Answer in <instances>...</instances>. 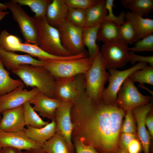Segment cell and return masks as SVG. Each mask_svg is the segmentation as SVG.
Wrapping results in <instances>:
<instances>
[{"label":"cell","mask_w":153,"mask_h":153,"mask_svg":"<svg viewBox=\"0 0 153 153\" xmlns=\"http://www.w3.org/2000/svg\"><path fill=\"white\" fill-rule=\"evenodd\" d=\"M126 112L116 102L102 99L93 101L85 91L74 102L71 109L72 139L92 146L99 153H117Z\"/></svg>","instance_id":"obj_1"},{"label":"cell","mask_w":153,"mask_h":153,"mask_svg":"<svg viewBox=\"0 0 153 153\" xmlns=\"http://www.w3.org/2000/svg\"><path fill=\"white\" fill-rule=\"evenodd\" d=\"M11 72L27 86L37 88L48 96L54 98L55 78L43 65L23 64Z\"/></svg>","instance_id":"obj_2"},{"label":"cell","mask_w":153,"mask_h":153,"mask_svg":"<svg viewBox=\"0 0 153 153\" xmlns=\"http://www.w3.org/2000/svg\"><path fill=\"white\" fill-rule=\"evenodd\" d=\"M84 75L86 95L95 102L99 101L109 75L106 71L100 51L94 59L90 69Z\"/></svg>","instance_id":"obj_3"},{"label":"cell","mask_w":153,"mask_h":153,"mask_svg":"<svg viewBox=\"0 0 153 153\" xmlns=\"http://www.w3.org/2000/svg\"><path fill=\"white\" fill-rule=\"evenodd\" d=\"M34 17L37 30V45L39 47L53 55L60 56L73 55L63 47L58 29L48 23L45 16Z\"/></svg>","instance_id":"obj_4"},{"label":"cell","mask_w":153,"mask_h":153,"mask_svg":"<svg viewBox=\"0 0 153 153\" xmlns=\"http://www.w3.org/2000/svg\"><path fill=\"white\" fill-rule=\"evenodd\" d=\"M42 60L44 62L43 66L55 78L84 74L90 69L93 61L88 57L65 60Z\"/></svg>","instance_id":"obj_5"},{"label":"cell","mask_w":153,"mask_h":153,"mask_svg":"<svg viewBox=\"0 0 153 153\" xmlns=\"http://www.w3.org/2000/svg\"><path fill=\"white\" fill-rule=\"evenodd\" d=\"M54 98L62 102L73 103L85 91L84 74L67 78H55Z\"/></svg>","instance_id":"obj_6"},{"label":"cell","mask_w":153,"mask_h":153,"mask_svg":"<svg viewBox=\"0 0 153 153\" xmlns=\"http://www.w3.org/2000/svg\"><path fill=\"white\" fill-rule=\"evenodd\" d=\"M4 3L18 24L25 42L37 45V30L34 17L30 16L14 0Z\"/></svg>","instance_id":"obj_7"},{"label":"cell","mask_w":153,"mask_h":153,"mask_svg":"<svg viewBox=\"0 0 153 153\" xmlns=\"http://www.w3.org/2000/svg\"><path fill=\"white\" fill-rule=\"evenodd\" d=\"M152 99V96L141 94L134 82L128 77L118 92L116 103L126 112L139 106L148 103Z\"/></svg>","instance_id":"obj_8"},{"label":"cell","mask_w":153,"mask_h":153,"mask_svg":"<svg viewBox=\"0 0 153 153\" xmlns=\"http://www.w3.org/2000/svg\"><path fill=\"white\" fill-rule=\"evenodd\" d=\"M146 63L139 62L126 69L119 71L116 69L108 70L109 75L108 80L109 83L105 88L101 99L108 103H115L118 92L125 80L135 71L147 66Z\"/></svg>","instance_id":"obj_9"},{"label":"cell","mask_w":153,"mask_h":153,"mask_svg":"<svg viewBox=\"0 0 153 153\" xmlns=\"http://www.w3.org/2000/svg\"><path fill=\"white\" fill-rule=\"evenodd\" d=\"M63 47L73 55L85 51L82 41L83 28L65 21L57 28Z\"/></svg>","instance_id":"obj_10"},{"label":"cell","mask_w":153,"mask_h":153,"mask_svg":"<svg viewBox=\"0 0 153 153\" xmlns=\"http://www.w3.org/2000/svg\"><path fill=\"white\" fill-rule=\"evenodd\" d=\"M127 45L115 43L104 44L100 51L106 69H116L124 66L129 61Z\"/></svg>","instance_id":"obj_11"},{"label":"cell","mask_w":153,"mask_h":153,"mask_svg":"<svg viewBox=\"0 0 153 153\" xmlns=\"http://www.w3.org/2000/svg\"><path fill=\"white\" fill-rule=\"evenodd\" d=\"M73 104L70 102H62L56 110L55 121L56 133L61 135L70 149L75 152L72 142L73 126L71 116V111Z\"/></svg>","instance_id":"obj_12"},{"label":"cell","mask_w":153,"mask_h":153,"mask_svg":"<svg viewBox=\"0 0 153 153\" xmlns=\"http://www.w3.org/2000/svg\"><path fill=\"white\" fill-rule=\"evenodd\" d=\"M24 84L0 97V114L5 110L23 105L40 92L37 88L28 90L24 89Z\"/></svg>","instance_id":"obj_13"},{"label":"cell","mask_w":153,"mask_h":153,"mask_svg":"<svg viewBox=\"0 0 153 153\" xmlns=\"http://www.w3.org/2000/svg\"><path fill=\"white\" fill-rule=\"evenodd\" d=\"M152 101L137 106L132 110L137 125V135L141 141L144 153H150V136L146 129L145 123L146 117L152 109Z\"/></svg>","instance_id":"obj_14"},{"label":"cell","mask_w":153,"mask_h":153,"mask_svg":"<svg viewBox=\"0 0 153 153\" xmlns=\"http://www.w3.org/2000/svg\"><path fill=\"white\" fill-rule=\"evenodd\" d=\"M0 146L1 148L11 147L21 151L42 147L28 138L24 131L8 132L0 131Z\"/></svg>","instance_id":"obj_15"},{"label":"cell","mask_w":153,"mask_h":153,"mask_svg":"<svg viewBox=\"0 0 153 153\" xmlns=\"http://www.w3.org/2000/svg\"><path fill=\"white\" fill-rule=\"evenodd\" d=\"M0 131L8 132L24 131L26 126L23 105L7 110L1 112Z\"/></svg>","instance_id":"obj_16"},{"label":"cell","mask_w":153,"mask_h":153,"mask_svg":"<svg viewBox=\"0 0 153 153\" xmlns=\"http://www.w3.org/2000/svg\"><path fill=\"white\" fill-rule=\"evenodd\" d=\"M33 108L39 114L51 120H55V113L62 101L55 98L49 97L40 92L29 101Z\"/></svg>","instance_id":"obj_17"},{"label":"cell","mask_w":153,"mask_h":153,"mask_svg":"<svg viewBox=\"0 0 153 153\" xmlns=\"http://www.w3.org/2000/svg\"><path fill=\"white\" fill-rule=\"evenodd\" d=\"M0 59L4 66L11 71L17 69L23 64L44 65L43 61L37 60L29 54H19L7 51L0 46Z\"/></svg>","instance_id":"obj_18"},{"label":"cell","mask_w":153,"mask_h":153,"mask_svg":"<svg viewBox=\"0 0 153 153\" xmlns=\"http://www.w3.org/2000/svg\"><path fill=\"white\" fill-rule=\"evenodd\" d=\"M5 50L8 51H18L27 54L33 57H36L39 60L50 59L51 55L44 51L37 45L21 42L20 39L13 35L10 38Z\"/></svg>","instance_id":"obj_19"},{"label":"cell","mask_w":153,"mask_h":153,"mask_svg":"<svg viewBox=\"0 0 153 153\" xmlns=\"http://www.w3.org/2000/svg\"><path fill=\"white\" fill-rule=\"evenodd\" d=\"M69 8L64 0H52L45 15L48 23L57 28L66 20Z\"/></svg>","instance_id":"obj_20"},{"label":"cell","mask_w":153,"mask_h":153,"mask_svg":"<svg viewBox=\"0 0 153 153\" xmlns=\"http://www.w3.org/2000/svg\"><path fill=\"white\" fill-rule=\"evenodd\" d=\"M119 26L113 22L104 20L101 23L98 30L97 41H102L104 44L119 43L125 44L120 36Z\"/></svg>","instance_id":"obj_21"},{"label":"cell","mask_w":153,"mask_h":153,"mask_svg":"<svg viewBox=\"0 0 153 153\" xmlns=\"http://www.w3.org/2000/svg\"><path fill=\"white\" fill-rule=\"evenodd\" d=\"M26 127L24 130L26 135L41 146L56 133V123L55 120L52 121L41 128H35L29 126Z\"/></svg>","instance_id":"obj_22"},{"label":"cell","mask_w":153,"mask_h":153,"mask_svg":"<svg viewBox=\"0 0 153 153\" xmlns=\"http://www.w3.org/2000/svg\"><path fill=\"white\" fill-rule=\"evenodd\" d=\"M125 18L131 23L135 31L137 40L153 33V20L144 18L137 13L128 12Z\"/></svg>","instance_id":"obj_23"},{"label":"cell","mask_w":153,"mask_h":153,"mask_svg":"<svg viewBox=\"0 0 153 153\" xmlns=\"http://www.w3.org/2000/svg\"><path fill=\"white\" fill-rule=\"evenodd\" d=\"M101 23L91 27H85L83 28V42L88 49V57L92 61L100 51L96 41Z\"/></svg>","instance_id":"obj_24"},{"label":"cell","mask_w":153,"mask_h":153,"mask_svg":"<svg viewBox=\"0 0 153 153\" xmlns=\"http://www.w3.org/2000/svg\"><path fill=\"white\" fill-rule=\"evenodd\" d=\"M105 1L99 0L96 4L85 10V27H91L101 23L107 14Z\"/></svg>","instance_id":"obj_25"},{"label":"cell","mask_w":153,"mask_h":153,"mask_svg":"<svg viewBox=\"0 0 153 153\" xmlns=\"http://www.w3.org/2000/svg\"><path fill=\"white\" fill-rule=\"evenodd\" d=\"M0 59V97L24 84L20 79H14L10 75Z\"/></svg>","instance_id":"obj_26"},{"label":"cell","mask_w":153,"mask_h":153,"mask_svg":"<svg viewBox=\"0 0 153 153\" xmlns=\"http://www.w3.org/2000/svg\"><path fill=\"white\" fill-rule=\"evenodd\" d=\"M42 147L47 153H75L70 149L63 137L57 133Z\"/></svg>","instance_id":"obj_27"},{"label":"cell","mask_w":153,"mask_h":153,"mask_svg":"<svg viewBox=\"0 0 153 153\" xmlns=\"http://www.w3.org/2000/svg\"><path fill=\"white\" fill-rule=\"evenodd\" d=\"M121 2L131 12L142 17L148 15L153 9V0H123Z\"/></svg>","instance_id":"obj_28"},{"label":"cell","mask_w":153,"mask_h":153,"mask_svg":"<svg viewBox=\"0 0 153 153\" xmlns=\"http://www.w3.org/2000/svg\"><path fill=\"white\" fill-rule=\"evenodd\" d=\"M23 109L25 122L26 126L39 128L47 124L48 121H45L40 117L33 109L29 101L23 105Z\"/></svg>","instance_id":"obj_29"},{"label":"cell","mask_w":153,"mask_h":153,"mask_svg":"<svg viewBox=\"0 0 153 153\" xmlns=\"http://www.w3.org/2000/svg\"><path fill=\"white\" fill-rule=\"evenodd\" d=\"M20 6H27L35 14L34 17L45 16L47 8L51 3V0H14Z\"/></svg>","instance_id":"obj_30"},{"label":"cell","mask_w":153,"mask_h":153,"mask_svg":"<svg viewBox=\"0 0 153 153\" xmlns=\"http://www.w3.org/2000/svg\"><path fill=\"white\" fill-rule=\"evenodd\" d=\"M129 78L133 82H137L141 85L147 84L153 85V67L146 66L143 68L133 73Z\"/></svg>","instance_id":"obj_31"},{"label":"cell","mask_w":153,"mask_h":153,"mask_svg":"<svg viewBox=\"0 0 153 153\" xmlns=\"http://www.w3.org/2000/svg\"><path fill=\"white\" fill-rule=\"evenodd\" d=\"M119 29L121 38L125 44H132L138 41L134 27L128 19H126L119 26Z\"/></svg>","instance_id":"obj_32"},{"label":"cell","mask_w":153,"mask_h":153,"mask_svg":"<svg viewBox=\"0 0 153 153\" xmlns=\"http://www.w3.org/2000/svg\"><path fill=\"white\" fill-rule=\"evenodd\" d=\"M66 20L83 28L85 26V10L69 7Z\"/></svg>","instance_id":"obj_33"},{"label":"cell","mask_w":153,"mask_h":153,"mask_svg":"<svg viewBox=\"0 0 153 153\" xmlns=\"http://www.w3.org/2000/svg\"><path fill=\"white\" fill-rule=\"evenodd\" d=\"M129 51L133 52L145 51H153V34L149 35L138 40L134 46L128 47Z\"/></svg>","instance_id":"obj_34"},{"label":"cell","mask_w":153,"mask_h":153,"mask_svg":"<svg viewBox=\"0 0 153 153\" xmlns=\"http://www.w3.org/2000/svg\"><path fill=\"white\" fill-rule=\"evenodd\" d=\"M125 116V119L121 127V133H126L137 135L135 121L132 110L127 111Z\"/></svg>","instance_id":"obj_35"},{"label":"cell","mask_w":153,"mask_h":153,"mask_svg":"<svg viewBox=\"0 0 153 153\" xmlns=\"http://www.w3.org/2000/svg\"><path fill=\"white\" fill-rule=\"evenodd\" d=\"M114 0L105 1V7L108 12L104 20H107L113 22L120 26L124 22L125 18V14L124 11H122L119 16H116L114 14L113 8L115 6L114 5Z\"/></svg>","instance_id":"obj_36"},{"label":"cell","mask_w":153,"mask_h":153,"mask_svg":"<svg viewBox=\"0 0 153 153\" xmlns=\"http://www.w3.org/2000/svg\"><path fill=\"white\" fill-rule=\"evenodd\" d=\"M69 7L85 10L96 4L99 0H64Z\"/></svg>","instance_id":"obj_37"},{"label":"cell","mask_w":153,"mask_h":153,"mask_svg":"<svg viewBox=\"0 0 153 153\" xmlns=\"http://www.w3.org/2000/svg\"><path fill=\"white\" fill-rule=\"evenodd\" d=\"M72 139L76 153H99L92 146L85 144L78 139Z\"/></svg>","instance_id":"obj_38"},{"label":"cell","mask_w":153,"mask_h":153,"mask_svg":"<svg viewBox=\"0 0 153 153\" xmlns=\"http://www.w3.org/2000/svg\"><path fill=\"white\" fill-rule=\"evenodd\" d=\"M129 61L131 64H134L137 62L146 63L149 65L153 67V56H143L138 55L129 51Z\"/></svg>","instance_id":"obj_39"},{"label":"cell","mask_w":153,"mask_h":153,"mask_svg":"<svg viewBox=\"0 0 153 153\" xmlns=\"http://www.w3.org/2000/svg\"><path fill=\"white\" fill-rule=\"evenodd\" d=\"M135 138H138L137 135L129 133H121L119 138V147L127 150L128 146L129 143Z\"/></svg>","instance_id":"obj_40"},{"label":"cell","mask_w":153,"mask_h":153,"mask_svg":"<svg viewBox=\"0 0 153 153\" xmlns=\"http://www.w3.org/2000/svg\"><path fill=\"white\" fill-rule=\"evenodd\" d=\"M139 140L138 138H135L129 143L127 148L128 153H140L142 147Z\"/></svg>","instance_id":"obj_41"},{"label":"cell","mask_w":153,"mask_h":153,"mask_svg":"<svg viewBox=\"0 0 153 153\" xmlns=\"http://www.w3.org/2000/svg\"><path fill=\"white\" fill-rule=\"evenodd\" d=\"M146 125L147 127L148 132L151 138L153 137V114L152 110L150 111L147 114L145 119Z\"/></svg>","instance_id":"obj_42"},{"label":"cell","mask_w":153,"mask_h":153,"mask_svg":"<svg viewBox=\"0 0 153 153\" xmlns=\"http://www.w3.org/2000/svg\"><path fill=\"white\" fill-rule=\"evenodd\" d=\"M0 153H22V151L10 147L2 148Z\"/></svg>","instance_id":"obj_43"},{"label":"cell","mask_w":153,"mask_h":153,"mask_svg":"<svg viewBox=\"0 0 153 153\" xmlns=\"http://www.w3.org/2000/svg\"><path fill=\"white\" fill-rule=\"evenodd\" d=\"M22 153H47L42 148L32 149L22 151Z\"/></svg>","instance_id":"obj_44"},{"label":"cell","mask_w":153,"mask_h":153,"mask_svg":"<svg viewBox=\"0 0 153 153\" xmlns=\"http://www.w3.org/2000/svg\"><path fill=\"white\" fill-rule=\"evenodd\" d=\"M8 11H0V21L8 13Z\"/></svg>","instance_id":"obj_45"},{"label":"cell","mask_w":153,"mask_h":153,"mask_svg":"<svg viewBox=\"0 0 153 153\" xmlns=\"http://www.w3.org/2000/svg\"><path fill=\"white\" fill-rule=\"evenodd\" d=\"M117 153H128V152L127 149L119 147V148Z\"/></svg>","instance_id":"obj_46"},{"label":"cell","mask_w":153,"mask_h":153,"mask_svg":"<svg viewBox=\"0 0 153 153\" xmlns=\"http://www.w3.org/2000/svg\"><path fill=\"white\" fill-rule=\"evenodd\" d=\"M7 9L5 3H2L0 2V11H3Z\"/></svg>","instance_id":"obj_47"},{"label":"cell","mask_w":153,"mask_h":153,"mask_svg":"<svg viewBox=\"0 0 153 153\" xmlns=\"http://www.w3.org/2000/svg\"><path fill=\"white\" fill-rule=\"evenodd\" d=\"M1 148H2L0 146V151H1Z\"/></svg>","instance_id":"obj_48"},{"label":"cell","mask_w":153,"mask_h":153,"mask_svg":"<svg viewBox=\"0 0 153 153\" xmlns=\"http://www.w3.org/2000/svg\"><path fill=\"white\" fill-rule=\"evenodd\" d=\"M0 121H1V120H0Z\"/></svg>","instance_id":"obj_49"}]
</instances>
